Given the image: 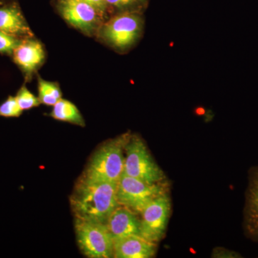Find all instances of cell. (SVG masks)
Wrapping results in <instances>:
<instances>
[{
  "label": "cell",
  "instance_id": "obj_1",
  "mask_svg": "<svg viewBox=\"0 0 258 258\" xmlns=\"http://www.w3.org/2000/svg\"><path fill=\"white\" fill-rule=\"evenodd\" d=\"M118 183L89 179L81 176L71 197L76 218L106 224L112 212L119 206Z\"/></svg>",
  "mask_w": 258,
  "mask_h": 258
},
{
  "label": "cell",
  "instance_id": "obj_2",
  "mask_svg": "<svg viewBox=\"0 0 258 258\" xmlns=\"http://www.w3.org/2000/svg\"><path fill=\"white\" fill-rule=\"evenodd\" d=\"M132 134L125 133L98 148L83 176L99 181L118 183L124 170L125 147Z\"/></svg>",
  "mask_w": 258,
  "mask_h": 258
},
{
  "label": "cell",
  "instance_id": "obj_3",
  "mask_svg": "<svg viewBox=\"0 0 258 258\" xmlns=\"http://www.w3.org/2000/svg\"><path fill=\"white\" fill-rule=\"evenodd\" d=\"M144 19L142 13L123 12L115 13L102 24L100 35L110 46L118 51L131 48L142 36Z\"/></svg>",
  "mask_w": 258,
  "mask_h": 258
},
{
  "label": "cell",
  "instance_id": "obj_4",
  "mask_svg": "<svg viewBox=\"0 0 258 258\" xmlns=\"http://www.w3.org/2000/svg\"><path fill=\"white\" fill-rule=\"evenodd\" d=\"M123 174L148 183L166 182L165 174L153 159L143 139L131 135L125 147Z\"/></svg>",
  "mask_w": 258,
  "mask_h": 258
},
{
  "label": "cell",
  "instance_id": "obj_5",
  "mask_svg": "<svg viewBox=\"0 0 258 258\" xmlns=\"http://www.w3.org/2000/svg\"><path fill=\"white\" fill-rule=\"evenodd\" d=\"M76 237L80 249L91 258L113 257V239L106 224L76 218Z\"/></svg>",
  "mask_w": 258,
  "mask_h": 258
},
{
  "label": "cell",
  "instance_id": "obj_6",
  "mask_svg": "<svg viewBox=\"0 0 258 258\" xmlns=\"http://www.w3.org/2000/svg\"><path fill=\"white\" fill-rule=\"evenodd\" d=\"M166 182H146L123 174L117 185V199L121 206L129 209L137 215L154 199L167 193Z\"/></svg>",
  "mask_w": 258,
  "mask_h": 258
},
{
  "label": "cell",
  "instance_id": "obj_7",
  "mask_svg": "<svg viewBox=\"0 0 258 258\" xmlns=\"http://www.w3.org/2000/svg\"><path fill=\"white\" fill-rule=\"evenodd\" d=\"M171 209V199L168 192L148 204L139 214L141 237L153 243L160 242L166 233Z\"/></svg>",
  "mask_w": 258,
  "mask_h": 258
},
{
  "label": "cell",
  "instance_id": "obj_8",
  "mask_svg": "<svg viewBox=\"0 0 258 258\" xmlns=\"http://www.w3.org/2000/svg\"><path fill=\"white\" fill-rule=\"evenodd\" d=\"M57 10L62 18L80 31L91 35L99 30L104 18L85 0H57Z\"/></svg>",
  "mask_w": 258,
  "mask_h": 258
},
{
  "label": "cell",
  "instance_id": "obj_9",
  "mask_svg": "<svg viewBox=\"0 0 258 258\" xmlns=\"http://www.w3.org/2000/svg\"><path fill=\"white\" fill-rule=\"evenodd\" d=\"M243 227L246 236L258 242V166L252 167L249 171Z\"/></svg>",
  "mask_w": 258,
  "mask_h": 258
},
{
  "label": "cell",
  "instance_id": "obj_10",
  "mask_svg": "<svg viewBox=\"0 0 258 258\" xmlns=\"http://www.w3.org/2000/svg\"><path fill=\"white\" fill-rule=\"evenodd\" d=\"M13 60L22 71L30 76L45 60V52L40 42L25 38L13 52Z\"/></svg>",
  "mask_w": 258,
  "mask_h": 258
},
{
  "label": "cell",
  "instance_id": "obj_11",
  "mask_svg": "<svg viewBox=\"0 0 258 258\" xmlns=\"http://www.w3.org/2000/svg\"><path fill=\"white\" fill-rule=\"evenodd\" d=\"M0 31L19 38L33 36L20 6L15 2L0 5Z\"/></svg>",
  "mask_w": 258,
  "mask_h": 258
},
{
  "label": "cell",
  "instance_id": "obj_12",
  "mask_svg": "<svg viewBox=\"0 0 258 258\" xmlns=\"http://www.w3.org/2000/svg\"><path fill=\"white\" fill-rule=\"evenodd\" d=\"M106 225L113 240L128 236H140V218L135 212L121 205L112 212Z\"/></svg>",
  "mask_w": 258,
  "mask_h": 258
},
{
  "label": "cell",
  "instance_id": "obj_13",
  "mask_svg": "<svg viewBox=\"0 0 258 258\" xmlns=\"http://www.w3.org/2000/svg\"><path fill=\"white\" fill-rule=\"evenodd\" d=\"M155 243L139 235L120 237L113 240V257L115 258H150L157 251Z\"/></svg>",
  "mask_w": 258,
  "mask_h": 258
},
{
  "label": "cell",
  "instance_id": "obj_14",
  "mask_svg": "<svg viewBox=\"0 0 258 258\" xmlns=\"http://www.w3.org/2000/svg\"><path fill=\"white\" fill-rule=\"evenodd\" d=\"M50 116L56 120L68 122L80 126H85L86 125L82 115L76 105L62 98L54 105Z\"/></svg>",
  "mask_w": 258,
  "mask_h": 258
},
{
  "label": "cell",
  "instance_id": "obj_15",
  "mask_svg": "<svg viewBox=\"0 0 258 258\" xmlns=\"http://www.w3.org/2000/svg\"><path fill=\"white\" fill-rule=\"evenodd\" d=\"M38 98L40 103L48 106H53L62 98V92L57 83L38 79Z\"/></svg>",
  "mask_w": 258,
  "mask_h": 258
},
{
  "label": "cell",
  "instance_id": "obj_16",
  "mask_svg": "<svg viewBox=\"0 0 258 258\" xmlns=\"http://www.w3.org/2000/svg\"><path fill=\"white\" fill-rule=\"evenodd\" d=\"M108 11L112 10L116 13L123 12H138L142 10L147 5L149 0H105Z\"/></svg>",
  "mask_w": 258,
  "mask_h": 258
},
{
  "label": "cell",
  "instance_id": "obj_17",
  "mask_svg": "<svg viewBox=\"0 0 258 258\" xmlns=\"http://www.w3.org/2000/svg\"><path fill=\"white\" fill-rule=\"evenodd\" d=\"M15 98L18 101L19 106L23 111L31 109L38 106L41 103L39 98L30 92L25 86L19 90Z\"/></svg>",
  "mask_w": 258,
  "mask_h": 258
},
{
  "label": "cell",
  "instance_id": "obj_18",
  "mask_svg": "<svg viewBox=\"0 0 258 258\" xmlns=\"http://www.w3.org/2000/svg\"><path fill=\"white\" fill-rule=\"evenodd\" d=\"M23 112L14 96L8 97V99L0 105V116L17 118L20 116Z\"/></svg>",
  "mask_w": 258,
  "mask_h": 258
},
{
  "label": "cell",
  "instance_id": "obj_19",
  "mask_svg": "<svg viewBox=\"0 0 258 258\" xmlns=\"http://www.w3.org/2000/svg\"><path fill=\"white\" fill-rule=\"evenodd\" d=\"M22 40H23L19 37L0 31V52L13 53V51L20 45Z\"/></svg>",
  "mask_w": 258,
  "mask_h": 258
},
{
  "label": "cell",
  "instance_id": "obj_20",
  "mask_svg": "<svg viewBox=\"0 0 258 258\" xmlns=\"http://www.w3.org/2000/svg\"><path fill=\"white\" fill-rule=\"evenodd\" d=\"M85 1L93 5V6L98 10V13L105 18L107 13H108V8H107L106 1H105V0H85Z\"/></svg>",
  "mask_w": 258,
  "mask_h": 258
},
{
  "label": "cell",
  "instance_id": "obj_21",
  "mask_svg": "<svg viewBox=\"0 0 258 258\" xmlns=\"http://www.w3.org/2000/svg\"><path fill=\"white\" fill-rule=\"evenodd\" d=\"M214 257H230V258H238L242 257L241 254L234 251L229 250L227 249H215L213 253Z\"/></svg>",
  "mask_w": 258,
  "mask_h": 258
},
{
  "label": "cell",
  "instance_id": "obj_22",
  "mask_svg": "<svg viewBox=\"0 0 258 258\" xmlns=\"http://www.w3.org/2000/svg\"><path fill=\"white\" fill-rule=\"evenodd\" d=\"M3 3H3V1H1V0H0V5L3 4Z\"/></svg>",
  "mask_w": 258,
  "mask_h": 258
},
{
  "label": "cell",
  "instance_id": "obj_23",
  "mask_svg": "<svg viewBox=\"0 0 258 258\" xmlns=\"http://www.w3.org/2000/svg\"><path fill=\"white\" fill-rule=\"evenodd\" d=\"M1 1H3V3H4V1H3V0H1Z\"/></svg>",
  "mask_w": 258,
  "mask_h": 258
}]
</instances>
